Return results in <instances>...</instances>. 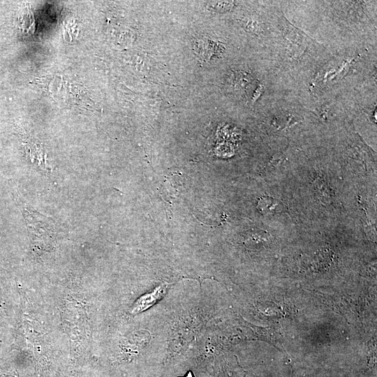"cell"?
Wrapping results in <instances>:
<instances>
[{"label":"cell","mask_w":377,"mask_h":377,"mask_svg":"<svg viewBox=\"0 0 377 377\" xmlns=\"http://www.w3.org/2000/svg\"><path fill=\"white\" fill-rule=\"evenodd\" d=\"M278 29L285 62L301 61L307 54L318 50L320 45L303 31L290 23L283 15L278 17Z\"/></svg>","instance_id":"6da1fadb"},{"label":"cell","mask_w":377,"mask_h":377,"mask_svg":"<svg viewBox=\"0 0 377 377\" xmlns=\"http://www.w3.org/2000/svg\"><path fill=\"white\" fill-rule=\"evenodd\" d=\"M243 28L253 35H263L265 31V24L256 17H246L242 20Z\"/></svg>","instance_id":"3957f363"},{"label":"cell","mask_w":377,"mask_h":377,"mask_svg":"<svg viewBox=\"0 0 377 377\" xmlns=\"http://www.w3.org/2000/svg\"><path fill=\"white\" fill-rule=\"evenodd\" d=\"M168 288V283H165L140 297L132 305L130 313L136 315L153 306L163 298Z\"/></svg>","instance_id":"7a4b0ae2"},{"label":"cell","mask_w":377,"mask_h":377,"mask_svg":"<svg viewBox=\"0 0 377 377\" xmlns=\"http://www.w3.org/2000/svg\"><path fill=\"white\" fill-rule=\"evenodd\" d=\"M206 8L215 13H226L235 8V1H212L205 2Z\"/></svg>","instance_id":"277c9868"}]
</instances>
